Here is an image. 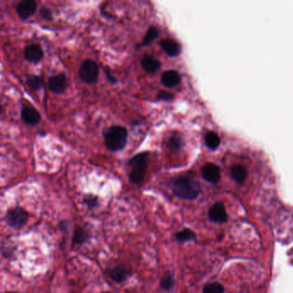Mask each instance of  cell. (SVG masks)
Wrapping results in <instances>:
<instances>
[{
    "instance_id": "cell-1",
    "label": "cell",
    "mask_w": 293,
    "mask_h": 293,
    "mask_svg": "<svg viewBox=\"0 0 293 293\" xmlns=\"http://www.w3.org/2000/svg\"><path fill=\"white\" fill-rule=\"evenodd\" d=\"M171 189L175 195L183 199H195L200 193V184L189 175L180 176L171 181Z\"/></svg>"
},
{
    "instance_id": "cell-2",
    "label": "cell",
    "mask_w": 293,
    "mask_h": 293,
    "mask_svg": "<svg viewBox=\"0 0 293 293\" xmlns=\"http://www.w3.org/2000/svg\"><path fill=\"white\" fill-rule=\"evenodd\" d=\"M150 155V152L145 151L137 154L131 158L128 165L131 168L129 181L132 184L140 186L143 183Z\"/></svg>"
},
{
    "instance_id": "cell-3",
    "label": "cell",
    "mask_w": 293,
    "mask_h": 293,
    "mask_svg": "<svg viewBox=\"0 0 293 293\" xmlns=\"http://www.w3.org/2000/svg\"><path fill=\"white\" fill-rule=\"evenodd\" d=\"M127 137L128 133L125 127H111L104 134L105 146L112 151L123 150L127 145Z\"/></svg>"
},
{
    "instance_id": "cell-4",
    "label": "cell",
    "mask_w": 293,
    "mask_h": 293,
    "mask_svg": "<svg viewBox=\"0 0 293 293\" xmlns=\"http://www.w3.org/2000/svg\"><path fill=\"white\" fill-rule=\"evenodd\" d=\"M30 214L22 207H14L8 210L5 219L7 225L14 230L23 229L29 221Z\"/></svg>"
},
{
    "instance_id": "cell-5",
    "label": "cell",
    "mask_w": 293,
    "mask_h": 293,
    "mask_svg": "<svg viewBox=\"0 0 293 293\" xmlns=\"http://www.w3.org/2000/svg\"><path fill=\"white\" fill-rule=\"evenodd\" d=\"M99 74V68L97 62L92 59H85L83 62L79 69V76L82 81L87 84L92 85L97 82Z\"/></svg>"
},
{
    "instance_id": "cell-6",
    "label": "cell",
    "mask_w": 293,
    "mask_h": 293,
    "mask_svg": "<svg viewBox=\"0 0 293 293\" xmlns=\"http://www.w3.org/2000/svg\"><path fill=\"white\" fill-rule=\"evenodd\" d=\"M107 274L111 280L117 284L124 283L132 276V270L129 267L120 264L107 270Z\"/></svg>"
},
{
    "instance_id": "cell-7",
    "label": "cell",
    "mask_w": 293,
    "mask_h": 293,
    "mask_svg": "<svg viewBox=\"0 0 293 293\" xmlns=\"http://www.w3.org/2000/svg\"><path fill=\"white\" fill-rule=\"evenodd\" d=\"M49 88L50 92L54 94H61L65 92L68 84L67 79L64 73H59L57 75H53L49 78Z\"/></svg>"
},
{
    "instance_id": "cell-8",
    "label": "cell",
    "mask_w": 293,
    "mask_h": 293,
    "mask_svg": "<svg viewBox=\"0 0 293 293\" xmlns=\"http://www.w3.org/2000/svg\"><path fill=\"white\" fill-rule=\"evenodd\" d=\"M37 2L35 0H24L16 5V12L20 18L26 20L36 13Z\"/></svg>"
},
{
    "instance_id": "cell-9",
    "label": "cell",
    "mask_w": 293,
    "mask_h": 293,
    "mask_svg": "<svg viewBox=\"0 0 293 293\" xmlns=\"http://www.w3.org/2000/svg\"><path fill=\"white\" fill-rule=\"evenodd\" d=\"M21 117L25 123L30 126H35L41 121V114L39 112L30 105H23Z\"/></svg>"
},
{
    "instance_id": "cell-10",
    "label": "cell",
    "mask_w": 293,
    "mask_h": 293,
    "mask_svg": "<svg viewBox=\"0 0 293 293\" xmlns=\"http://www.w3.org/2000/svg\"><path fill=\"white\" fill-rule=\"evenodd\" d=\"M220 169L214 163H206L202 168V176L209 183H218V180L220 179Z\"/></svg>"
},
{
    "instance_id": "cell-11",
    "label": "cell",
    "mask_w": 293,
    "mask_h": 293,
    "mask_svg": "<svg viewBox=\"0 0 293 293\" xmlns=\"http://www.w3.org/2000/svg\"><path fill=\"white\" fill-rule=\"evenodd\" d=\"M209 218L215 223H225L227 220V212L225 205L221 202L216 203L210 209L208 213Z\"/></svg>"
},
{
    "instance_id": "cell-12",
    "label": "cell",
    "mask_w": 293,
    "mask_h": 293,
    "mask_svg": "<svg viewBox=\"0 0 293 293\" xmlns=\"http://www.w3.org/2000/svg\"><path fill=\"white\" fill-rule=\"evenodd\" d=\"M24 56L28 61L36 64L43 58V49L38 44H31L25 49Z\"/></svg>"
},
{
    "instance_id": "cell-13",
    "label": "cell",
    "mask_w": 293,
    "mask_h": 293,
    "mask_svg": "<svg viewBox=\"0 0 293 293\" xmlns=\"http://www.w3.org/2000/svg\"><path fill=\"white\" fill-rule=\"evenodd\" d=\"M160 46L163 51L170 57H176L182 52V48L179 43L172 39H163L160 42Z\"/></svg>"
},
{
    "instance_id": "cell-14",
    "label": "cell",
    "mask_w": 293,
    "mask_h": 293,
    "mask_svg": "<svg viewBox=\"0 0 293 293\" xmlns=\"http://www.w3.org/2000/svg\"><path fill=\"white\" fill-rule=\"evenodd\" d=\"M161 81L167 88H173L176 85H179L181 82V75L176 71L169 70L163 72Z\"/></svg>"
},
{
    "instance_id": "cell-15",
    "label": "cell",
    "mask_w": 293,
    "mask_h": 293,
    "mask_svg": "<svg viewBox=\"0 0 293 293\" xmlns=\"http://www.w3.org/2000/svg\"><path fill=\"white\" fill-rule=\"evenodd\" d=\"M141 65L146 72L154 73L159 70L161 63L159 60L154 58L153 56L146 54L144 56L143 59L141 60Z\"/></svg>"
},
{
    "instance_id": "cell-16",
    "label": "cell",
    "mask_w": 293,
    "mask_h": 293,
    "mask_svg": "<svg viewBox=\"0 0 293 293\" xmlns=\"http://www.w3.org/2000/svg\"><path fill=\"white\" fill-rule=\"evenodd\" d=\"M89 233L85 231V229L82 227H77L73 232L72 237V245L74 247L75 245L84 244L85 243L88 241Z\"/></svg>"
},
{
    "instance_id": "cell-17",
    "label": "cell",
    "mask_w": 293,
    "mask_h": 293,
    "mask_svg": "<svg viewBox=\"0 0 293 293\" xmlns=\"http://www.w3.org/2000/svg\"><path fill=\"white\" fill-rule=\"evenodd\" d=\"M232 176L238 183H244L247 176V169L241 164L235 165L234 167H232Z\"/></svg>"
},
{
    "instance_id": "cell-18",
    "label": "cell",
    "mask_w": 293,
    "mask_h": 293,
    "mask_svg": "<svg viewBox=\"0 0 293 293\" xmlns=\"http://www.w3.org/2000/svg\"><path fill=\"white\" fill-rule=\"evenodd\" d=\"M176 239L180 243H185V242L192 241L196 238V235L190 229L185 228L182 230L181 232L176 233Z\"/></svg>"
},
{
    "instance_id": "cell-19",
    "label": "cell",
    "mask_w": 293,
    "mask_h": 293,
    "mask_svg": "<svg viewBox=\"0 0 293 293\" xmlns=\"http://www.w3.org/2000/svg\"><path fill=\"white\" fill-rule=\"evenodd\" d=\"M27 85L32 91L38 92L43 87V78L40 76L29 75L27 77Z\"/></svg>"
},
{
    "instance_id": "cell-20",
    "label": "cell",
    "mask_w": 293,
    "mask_h": 293,
    "mask_svg": "<svg viewBox=\"0 0 293 293\" xmlns=\"http://www.w3.org/2000/svg\"><path fill=\"white\" fill-rule=\"evenodd\" d=\"M175 285V280L172 274L170 272H167L160 280V288L163 291H170L172 289Z\"/></svg>"
},
{
    "instance_id": "cell-21",
    "label": "cell",
    "mask_w": 293,
    "mask_h": 293,
    "mask_svg": "<svg viewBox=\"0 0 293 293\" xmlns=\"http://www.w3.org/2000/svg\"><path fill=\"white\" fill-rule=\"evenodd\" d=\"M205 143L210 149L215 150L220 144V138L218 137V134L215 133L210 132L205 135Z\"/></svg>"
},
{
    "instance_id": "cell-22",
    "label": "cell",
    "mask_w": 293,
    "mask_h": 293,
    "mask_svg": "<svg viewBox=\"0 0 293 293\" xmlns=\"http://www.w3.org/2000/svg\"><path fill=\"white\" fill-rule=\"evenodd\" d=\"M157 36H158V30L156 29V27H150V29L147 30L146 36L144 37L142 45L143 46L150 45V43H152L154 40H156L157 38Z\"/></svg>"
},
{
    "instance_id": "cell-23",
    "label": "cell",
    "mask_w": 293,
    "mask_h": 293,
    "mask_svg": "<svg viewBox=\"0 0 293 293\" xmlns=\"http://www.w3.org/2000/svg\"><path fill=\"white\" fill-rule=\"evenodd\" d=\"M224 287L219 283H211L205 285L203 293H224Z\"/></svg>"
},
{
    "instance_id": "cell-24",
    "label": "cell",
    "mask_w": 293,
    "mask_h": 293,
    "mask_svg": "<svg viewBox=\"0 0 293 293\" xmlns=\"http://www.w3.org/2000/svg\"><path fill=\"white\" fill-rule=\"evenodd\" d=\"M98 196L93 195H88L85 196L84 199H83V203L85 205H87V207L89 209H94L98 206Z\"/></svg>"
},
{
    "instance_id": "cell-25",
    "label": "cell",
    "mask_w": 293,
    "mask_h": 293,
    "mask_svg": "<svg viewBox=\"0 0 293 293\" xmlns=\"http://www.w3.org/2000/svg\"><path fill=\"white\" fill-rule=\"evenodd\" d=\"M183 142L180 137H171L169 141V147L171 150H178L183 146Z\"/></svg>"
},
{
    "instance_id": "cell-26",
    "label": "cell",
    "mask_w": 293,
    "mask_h": 293,
    "mask_svg": "<svg viewBox=\"0 0 293 293\" xmlns=\"http://www.w3.org/2000/svg\"><path fill=\"white\" fill-rule=\"evenodd\" d=\"M40 15L43 17V19L47 20V21H51L52 19V11L48 7H42L41 10H40Z\"/></svg>"
},
{
    "instance_id": "cell-27",
    "label": "cell",
    "mask_w": 293,
    "mask_h": 293,
    "mask_svg": "<svg viewBox=\"0 0 293 293\" xmlns=\"http://www.w3.org/2000/svg\"><path fill=\"white\" fill-rule=\"evenodd\" d=\"M156 98H157V100H160V101H170L174 98V95L169 92L161 91L156 96Z\"/></svg>"
},
{
    "instance_id": "cell-28",
    "label": "cell",
    "mask_w": 293,
    "mask_h": 293,
    "mask_svg": "<svg viewBox=\"0 0 293 293\" xmlns=\"http://www.w3.org/2000/svg\"><path fill=\"white\" fill-rule=\"evenodd\" d=\"M106 75H107V78H108V80H109V82H110V83H112V84H115V82H116V79H115V78H113V77H112V75H111L110 73H108V71H106Z\"/></svg>"
},
{
    "instance_id": "cell-29",
    "label": "cell",
    "mask_w": 293,
    "mask_h": 293,
    "mask_svg": "<svg viewBox=\"0 0 293 293\" xmlns=\"http://www.w3.org/2000/svg\"><path fill=\"white\" fill-rule=\"evenodd\" d=\"M16 293V292H7V293Z\"/></svg>"
},
{
    "instance_id": "cell-30",
    "label": "cell",
    "mask_w": 293,
    "mask_h": 293,
    "mask_svg": "<svg viewBox=\"0 0 293 293\" xmlns=\"http://www.w3.org/2000/svg\"><path fill=\"white\" fill-rule=\"evenodd\" d=\"M109 293V292H105V293Z\"/></svg>"
}]
</instances>
